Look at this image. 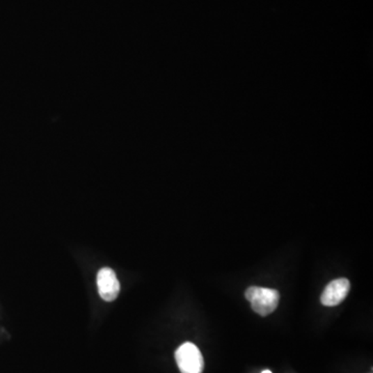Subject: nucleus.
<instances>
[{
	"label": "nucleus",
	"mask_w": 373,
	"mask_h": 373,
	"mask_svg": "<svg viewBox=\"0 0 373 373\" xmlns=\"http://www.w3.org/2000/svg\"><path fill=\"white\" fill-rule=\"evenodd\" d=\"M246 299L251 303L252 310L262 317H267L276 310L279 304L278 290L251 286L246 290Z\"/></svg>",
	"instance_id": "1"
},
{
	"label": "nucleus",
	"mask_w": 373,
	"mask_h": 373,
	"mask_svg": "<svg viewBox=\"0 0 373 373\" xmlns=\"http://www.w3.org/2000/svg\"><path fill=\"white\" fill-rule=\"evenodd\" d=\"M175 361L182 373H203L205 368L203 354L192 342L184 343L177 349Z\"/></svg>",
	"instance_id": "2"
},
{
	"label": "nucleus",
	"mask_w": 373,
	"mask_h": 373,
	"mask_svg": "<svg viewBox=\"0 0 373 373\" xmlns=\"http://www.w3.org/2000/svg\"><path fill=\"white\" fill-rule=\"evenodd\" d=\"M97 284L100 296L106 302H112L120 294V281L112 269H101L97 273Z\"/></svg>",
	"instance_id": "3"
},
{
	"label": "nucleus",
	"mask_w": 373,
	"mask_h": 373,
	"mask_svg": "<svg viewBox=\"0 0 373 373\" xmlns=\"http://www.w3.org/2000/svg\"><path fill=\"white\" fill-rule=\"evenodd\" d=\"M349 289H351V283H349V279L333 280L330 284L326 285L323 294H322V304L328 307L337 306L345 300Z\"/></svg>",
	"instance_id": "4"
},
{
	"label": "nucleus",
	"mask_w": 373,
	"mask_h": 373,
	"mask_svg": "<svg viewBox=\"0 0 373 373\" xmlns=\"http://www.w3.org/2000/svg\"><path fill=\"white\" fill-rule=\"evenodd\" d=\"M262 373H272L270 372V370H264V372H262Z\"/></svg>",
	"instance_id": "5"
}]
</instances>
